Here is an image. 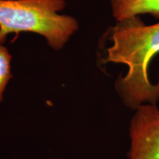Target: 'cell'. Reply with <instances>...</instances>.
<instances>
[{"mask_svg":"<svg viewBox=\"0 0 159 159\" xmlns=\"http://www.w3.org/2000/svg\"><path fill=\"white\" fill-rule=\"evenodd\" d=\"M128 159H159V108L145 104L135 111L129 126Z\"/></svg>","mask_w":159,"mask_h":159,"instance_id":"cell-3","label":"cell"},{"mask_svg":"<svg viewBox=\"0 0 159 159\" xmlns=\"http://www.w3.org/2000/svg\"><path fill=\"white\" fill-rule=\"evenodd\" d=\"M111 44L106 49L105 63L124 64L127 74L119 76L115 88L126 107L136 111L145 104L159 101V79L149 78V65L159 53V22L146 25L140 17L116 21L110 30Z\"/></svg>","mask_w":159,"mask_h":159,"instance_id":"cell-1","label":"cell"},{"mask_svg":"<svg viewBox=\"0 0 159 159\" xmlns=\"http://www.w3.org/2000/svg\"><path fill=\"white\" fill-rule=\"evenodd\" d=\"M111 7L116 21L142 14L159 19V0H111Z\"/></svg>","mask_w":159,"mask_h":159,"instance_id":"cell-4","label":"cell"},{"mask_svg":"<svg viewBox=\"0 0 159 159\" xmlns=\"http://www.w3.org/2000/svg\"><path fill=\"white\" fill-rule=\"evenodd\" d=\"M66 0H0V44L11 33H33L43 37L49 47L60 50L79 30L71 16L61 14Z\"/></svg>","mask_w":159,"mask_h":159,"instance_id":"cell-2","label":"cell"},{"mask_svg":"<svg viewBox=\"0 0 159 159\" xmlns=\"http://www.w3.org/2000/svg\"><path fill=\"white\" fill-rule=\"evenodd\" d=\"M12 55L4 44H0V104L4 99V95L7 85L13 77L11 72Z\"/></svg>","mask_w":159,"mask_h":159,"instance_id":"cell-5","label":"cell"}]
</instances>
